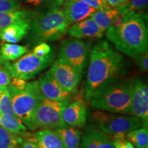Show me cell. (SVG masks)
<instances>
[{
  "instance_id": "29",
  "label": "cell",
  "mask_w": 148,
  "mask_h": 148,
  "mask_svg": "<svg viewBox=\"0 0 148 148\" xmlns=\"http://www.w3.org/2000/svg\"><path fill=\"white\" fill-rule=\"evenodd\" d=\"M20 8L19 0H0V12L18 10Z\"/></svg>"
},
{
  "instance_id": "2",
  "label": "cell",
  "mask_w": 148,
  "mask_h": 148,
  "mask_svg": "<svg viewBox=\"0 0 148 148\" xmlns=\"http://www.w3.org/2000/svg\"><path fill=\"white\" fill-rule=\"evenodd\" d=\"M147 14L134 10L121 16L119 24L107 29L106 37L117 50L134 58L148 52V30Z\"/></svg>"
},
{
  "instance_id": "14",
  "label": "cell",
  "mask_w": 148,
  "mask_h": 148,
  "mask_svg": "<svg viewBox=\"0 0 148 148\" xmlns=\"http://www.w3.org/2000/svg\"><path fill=\"white\" fill-rule=\"evenodd\" d=\"M66 32L73 38H99L103 36L104 31L91 18L88 17L75 23Z\"/></svg>"
},
{
  "instance_id": "41",
  "label": "cell",
  "mask_w": 148,
  "mask_h": 148,
  "mask_svg": "<svg viewBox=\"0 0 148 148\" xmlns=\"http://www.w3.org/2000/svg\"><path fill=\"white\" fill-rule=\"evenodd\" d=\"M102 1L103 3H105V4H106V5H108V3H107V1H106V0H102Z\"/></svg>"
},
{
  "instance_id": "31",
  "label": "cell",
  "mask_w": 148,
  "mask_h": 148,
  "mask_svg": "<svg viewBox=\"0 0 148 148\" xmlns=\"http://www.w3.org/2000/svg\"><path fill=\"white\" fill-rule=\"evenodd\" d=\"M51 48L48 44L46 43L45 42H40L38 45H36L32 52L38 56H46L49 55L51 52Z\"/></svg>"
},
{
  "instance_id": "30",
  "label": "cell",
  "mask_w": 148,
  "mask_h": 148,
  "mask_svg": "<svg viewBox=\"0 0 148 148\" xmlns=\"http://www.w3.org/2000/svg\"><path fill=\"white\" fill-rule=\"evenodd\" d=\"M115 148H135L132 143L125 137V134H119L112 136Z\"/></svg>"
},
{
  "instance_id": "9",
  "label": "cell",
  "mask_w": 148,
  "mask_h": 148,
  "mask_svg": "<svg viewBox=\"0 0 148 148\" xmlns=\"http://www.w3.org/2000/svg\"><path fill=\"white\" fill-rule=\"evenodd\" d=\"M91 42L84 41L78 38H67L62 40L58 52V58L73 66L82 75Z\"/></svg>"
},
{
  "instance_id": "11",
  "label": "cell",
  "mask_w": 148,
  "mask_h": 148,
  "mask_svg": "<svg viewBox=\"0 0 148 148\" xmlns=\"http://www.w3.org/2000/svg\"><path fill=\"white\" fill-rule=\"evenodd\" d=\"M131 115L148 121L147 84L140 77L131 79Z\"/></svg>"
},
{
  "instance_id": "21",
  "label": "cell",
  "mask_w": 148,
  "mask_h": 148,
  "mask_svg": "<svg viewBox=\"0 0 148 148\" xmlns=\"http://www.w3.org/2000/svg\"><path fill=\"white\" fill-rule=\"evenodd\" d=\"M119 16H120L119 12L117 9L110 8L102 10H96L95 12L90 14L89 17L91 18L97 24L98 26L105 32L111 25H113Z\"/></svg>"
},
{
  "instance_id": "5",
  "label": "cell",
  "mask_w": 148,
  "mask_h": 148,
  "mask_svg": "<svg viewBox=\"0 0 148 148\" xmlns=\"http://www.w3.org/2000/svg\"><path fill=\"white\" fill-rule=\"evenodd\" d=\"M8 89L16 116L21 119L24 125L29 128L30 120L37 105L43 97L38 80L27 82L23 89L16 88L9 84Z\"/></svg>"
},
{
  "instance_id": "28",
  "label": "cell",
  "mask_w": 148,
  "mask_h": 148,
  "mask_svg": "<svg viewBox=\"0 0 148 148\" xmlns=\"http://www.w3.org/2000/svg\"><path fill=\"white\" fill-rule=\"evenodd\" d=\"M97 148H115L112 136L102 132L99 127L97 128Z\"/></svg>"
},
{
  "instance_id": "15",
  "label": "cell",
  "mask_w": 148,
  "mask_h": 148,
  "mask_svg": "<svg viewBox=\"0 0 148 148\" xmlns=\"http://www.w3.org/2000/svg\"><path fill=\"white\" fill-rule=\"evenodd\" d=\"M64 1L63 12L69 25L89 17L90 14L97 10L82 1Z\"/></svg>"
},
{
  "instance_id": "7",
  "label": "cell",
  "mask_w": 148,
  "mask_h": 148,
  "mask_svg": "<svg viewBox=\"0 0 148 148\" xmlns=\"http://www.w3.org/2000/svg\"><path fill=\"white\" fill-rule=\"evenodd\" d=\"M54 58L53 51L46 56H38L33 52L21 56L13 63L8 61L3 62V66L8 70L12 77H18L27 81L51 65Z\"/></svg>"
},
{
  "instance_id": "3",
  "label": "cell",
  "mask_w": 148,
  "mask_h": 148,
  "mask_svg": "<svg viewBox=\"0 0 148 148\" xmlns=\"http://www.w3.org/2000/svg\"><path fill=\"white\" fill-rule=\"evenodd\" d=\"M131 79L114 77L106 82L95 92L90 100L93 108L111 113L131 115Z\"/></svg>"
},
{
  "instance_id": "1",
  "label": "cell",
  "mask_w": 148,
  "mask_h": 148,
  "mask_svg": "<svg viewBox=\"0 0 148 148\" xmlns=\"http://www.w3.org/2000/svg\"><path fill=\"white\" fill-rule=\"evenodd\" d=\"M125 70V59L106 40L97 42L90 53L84 95L90 101L95 92L101 85L114 77H119Z\"/></svg>"
},
{
  "instance_id": "20",
  "label": "cell",
  "mask_w": 148,
  "mask_h": 148,
  "mask_svg": "<svg viewBox=\"0 0 148 148\" xmlns=\"http://www.w3.org/2000/svg\"><path fill=\"white\" fill-rule=\"evenodd\" d=\"M0 126L3 128L23 137L27 134V127L16 116L0 111Z\"/></svg>"
},
{
  "instance_id": "33",
  "label": "cell",
  "mask_w": 148,
  "mask_h": 148,
  "mask_svg": "<svg viewBox=\"0 0 148 148\" xmlns=\"http://www.w3.org/2000/svg\"><path fill=\"white\" fill-rule=\"evenodd\" d=\"M72 1H82V2L86 3L87 5L95 8L97 10H102L110 8L109 5L105 4L102 1V0H72Z\"/></svg>"
},
{
  "instance_id": "4",
  "label": "cell",
  "mask_w": 148,
  "mask_h": 148,
  "mask_svg": "<svg viewBox=\"0 0 148 148\" xmlns=\"http://www.w3.org/2000/svg\"><path fill=\"white\" fill-rule=\"evenodd\" d=\"M69 25L63 10L51 8L33 18L30 24L31 34L36 42L56 41L65 34Z\"/></svg>"
},
{
  "instance_id": "22",
  "label": "cell",
  "mask_w": 148,
  "mask_h": 148,
  "mask_svg": "<svg viewBox=\"0 0 148 148\" xmlns=\"http://www.w3.org/2000/svg\"><path fill=\"white\" fill-rule=\"evenodd\" d=\"M27 51V47L25 46L5 42L1 46L0 55L4 61H13L21 58Z\"/></svg>"
},
{
  "instance_id": "36",
  "label": "cell",
  "mask_w": 148,
  "mask_h": 148,
  "mask_svg": "<svg viewBox=\"0 0 148 148\" xmlns=\"http://www.w3.org/2000/svg\"><path fill=\"white\" fill-rule=\"evenodd\" d=\"M18 148H38L36 144L27 137L23 138V140L20 143Z\"/></svg>"
},
{
  "instance_id": "39",
  "label": "cell",
  "mask_w": 148,
  "mask_h": 148,
  "mask_svg": "<svg viewBox=\"0 0 148 148\" xmlns=\"http://www.w3.org/2000/svg\"><path fill=\"white\" fill-rule=\"evenodd\" d=\"M27 3L32 4L35 6L41 5L45 3H48V0H25Z\"/></svg>"
},
{
  "instance_id": "10",
  "label": "cell",
  "mask_w": 148,
  "mask_h": 148,
  "mask_svg": "<svg viewBox=\"0 0 148 148\" xmlns=\"http://www.w3.org/2000/svg\"><path fill=\"white\" fill-rule=\"evenodd\" d=\"M49 71L64 90L71 94L76 92L82 75L75 68L58 58Z\"/></svg>"
},
{
  "instance_id": "26",
  "label": "cell",
  "mask_w": 148,
  "mask_h": 148,
  "mask_svg": "<svg viewBox=\"0 0 148 148\" xmlns=\"http://www.w3.org/2000/svg\"><path fill=\"white\" fill-rule=\"evenodd\" d=\"M147 2L148 0H127L116 8L119 11V16H123L132 10L136 11L145 9L147 5Z\"/></svg>"
},
{
  "instance_id": "37",
  "label": "cell",
  "mask_w": 148,
  "mask_h": 148,
  "mask_svg": "<svg viewBox=\"0 0 148 148\" xmlns=\"http://www.w3.org/2000/svg\"><path fill=\"white\" fill-rule=\"evenodd\" d=\"M127 1V0H106L108 4L113 8H116Z\"/></svg>"
},
{
  "instance_id": "19",
  "label": "cell",
  "mask_w": 148,
  "mask_h": 148,
  "mask_svg": "<svg viewBox=\"0 0 148 148\" xmlns=\"http://www.w3.org/2000/svg\"><path fill=\"white\" fill-rule=\"evenodd\" d=\"M54 130L60 136L65 148H79L82 132L77 127L65 125Z\"/></svg>"
},
{
  "instance_id": "32",
  "label": "cell",
  "mask_w": 148,
  "mask_h": 148,
  "mask_svg": "<svg viewBox=\"0 0 148 148\" xmlns=\"http://www.w3.org/2000/svg\"><path fill=\"white\" fill-rule=\"evenodd\" d=\"M11 79L12 76L8 70L4 66L0 65V86H8L11 82Z\"/></svg>"
},
{
  "instance_id": "25",
  "label": "cell",
  "mask_w": 148,
  "mask_h": 148,
  "mask_svg": "<svg viewBox=\"0 0 148 148\" xmlns=\"http://www.w3.org/2000/svg\"><path fill=\"white\" fill-rule=\"evenodd\" d=\"M97 127L95 125H89L86 127L85 134L82 136V143L79 148H97Z\"/></svg>"
},
{
  "instance_id": "23",
  "label": "cell",
  "mask_w": 148,
  "mask_h": 148,
  "mask_svg": "<svg viewBox=\"0 0 148 148\" xmlns=\"http://www.w3.org/2000/svg\"><path fill=\"white\" fill-rule=\"evenodd\" d=\"M125 137L136 148H148V128L144 126L125 134Z\"/></svg>"
},
{
  "instance_id": "35",
  "label": "cell",
  "mask_w": 148,
  "mask_h": 148,
  "mask_svg": "<svg viewBox=\"0 0 148 148\" xmlns=\"http://www.w3.org/2000/svg\"><path fill=\"white\" fill-rule=\"evenodd\" d=\"M10 84L16 88L22 90L26 86L27 81L24 80L23 79L18 78V77H12Z\"/></svg>"
},
{
  "instance_id": "24",
  "label": "cell",
  "mask_w": 148,
  "mask_h": 148,
  "mask_svg": "<svg viewBox=\"0 0 148 148\" xmlns=\"http://www.w3.org/2000/svg\"><path fill=\"white\" fill-rule=\"evenodd\" d=\"M23 137L0 126V148H18Z\"/></svg>"
},
{
  "instance_id": "16",
  "label": "cell",
  "mask_w": 148,
  "mask_h": 148,
  "mask_svg": "<svg viewBox=\"0 0 148 148\" xmlns=\"http://www.w3.org/2000/svg\"><path fill=\"white\" fill-rule=\"evenodd\" d=\"M24 137L32 140L38 148H65L60 136L54 130L41 129L33 134L27 133Z\"/></svg>"
},
{
  "instance_id": "12",
  "label": "cell",
  "mask_w": 148,
  "mask_h": 148,
  "mask_svg": "<svg viewBox=\"0 0 148 148\" xmlns=\"http://www.w3.org/2000/svg\"><path fill=\"white\" fill-rule=\"evenodd\" d=\"M38 82L40 91L47 99L55 101H70L71 99L73 94L64 90L49 71L42 74Z\"/></svg>"
},
{
  "instance_id": "34",
  "label": "cell",
  "mask_w": 148,
  "mask_h": 148,
  "mask_svg": "<svg viewBox=\"0 0 148 148\" xmlns=\"http://www.w3.org/2000/svg\"><path fill=\"white\" fill-rule=\"evenodd\" d=\"M137 64L138 68L143 71H147L148 69V53L138 55L133 58Z\"/></svg>"
},
{
  "instance_id": "38",
  "label": "cell",
  "mask_w": 148,
  "mask_h": 148,
  "mask_svg": "<svg viewBox=\"0 0 148 148\" xmlns=\"http://www.w3.org/2000/svg\"><path fill=\"white\" fill-rule=\"evenodd\" d=\"M64 0H48V4L50 5L51 8H59L64 3Z\"/></svg>"
},
{
  "instance_id": "42",
  "label": "cell",
  "mask_w": 148,
  "mask_h": 148,
  "mask_svg": "<svg viewBox=\"0 0 148 148\" xmlns=\"http://www.w3.org/2000/svg\"><path fill=\"white\" fill-rule=\"evenodd\" d=\"M2 88H3V87H1V86H0V92L1 91V90H2Z\"/></svg>"
},
{
  "instance_id": "18",
  "label": "cell",
  "mask_w": 148,
  "mask_h": 148,
  "mask_svg": "<svg viewBox=\"0 0 148 148\" xmlns=\"http://www.w3.org/2000/svg\"><path fill=\"white\" fill-rule=\"evenodd\" d=\"M36 13L29 10H16L0 12V31L9 25L22 21H32Z\"/></svg>"
},
{
  "instance_id": "6",
  "label": "cell",
  "mask_w": 148,
  "mask_h": 148,
  "mask_svg": "<svg viewBox=\"0 0 148 148\" xmlns=\"http://www.w3.org/2000/svg\"><path fill=\"white\" fill-rule=\"evenodd\" d=\"M69 101H55L43 97L37 105L30 120L29 130H56L66 124L62 112Z\"/></svg>"
},
{
  "instance_id": "17",
  "label": "cell",
  "mask_w": 148,
  "mask_h": 148,
  "mask_svg": "<svg viewBox=\"0 0 148 148\" xmlns=\"http://www.w3.org/2000/svg\"><path fill=\"white\" fill-rule=\"evenodd\" d=\"M32 21H22L9 25L0 31V38L9 43L19 42L27 34Z\"/></svg>"
},
{
  "instance_id": "40",
  "label": "cell",
  "mask_w": 148,
  "mask_h": 148,
  "mask_svg": "<svg viewBox=\"0 0 148 148\" xmlns=\"http://www.w3.org/2000/svg\"><path fill=\"white\" fill-rule=\"evenodd\" d=\"M5 61L3 60L2 58H1V55H0V64H3V62H4Z\"/></svg>"
},
{
  "instance_id": "13",
  "label": "cell",
  "mask_w": 148,
  "mask_h": 148,
  "mask_svg": "<svg viewBox=\"0 0 148 148\" xmlns=\"http://www.w3.org/2000/svg\"><path fill=\"white\" fill-rule=\"evenodd\" d=\"M86 106L82 100L74 101L66 106L62 112V119L66 125L72 127L84 126L86 121Z\"/></svg>"
},
{
  "instance_id": "27",
  "label": "cell",
  "mask_w": 148,
  "mask_h": 148,
  "mask_svg": "<svg viewBox=\"0 0 148 148\" xmlns=\"http://www.w3.org/2000/svg\"><path fill=\"white\" fill-rule=\"evenodd\" d=\"M0 111L16 116L14 112L12 100H11L10 93H9L7 86L3 87L1 91L0 92Z\"/></svg>"
},
{
  "instance_id": "8",
  "label": "cell",
  "mask_w": 148,
  "mask_h": 148,
  "mask_svg": "<svg viewBox=\"0 0 148 148\" xmlns=\"http://www.w3.org/2000/svg\"><path fill=\"white\" fill-rule=\"evenodd\" d=\"M92 117L97 122L99 128L110 136L126 134L138 127L147 126V122L132 115L119 116L96 111L92 113Z\"/></svg>"
}]
</instances>
